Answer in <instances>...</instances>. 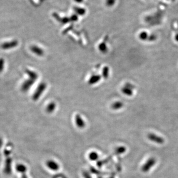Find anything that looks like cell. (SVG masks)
Listing matches in <instances>:
<instances>
[{"instance_id": "obj_13", "label": "cell", "mask_w": 178, "mask_h": 178, "mask_svg": "<svg viewBox=\"0 0 178 178\" xmlns=\"http://www.w3.org/2000/svg\"><path fill=\"white\" fill-rule=\"evenodd\" d=\"M89 159L92 161H96L98 160L99 158V155L96 151H91L89 154Z\"/></svg>"}, {"instance_id": "obj_15", "label": "cell", "mask_w": 178, "mask_h": 178, "mask_svg": "<svg viewBox=\"0 0 178 178\" xmlns=\"http://www.w3.org/2000/svg\"><path fill=\"white\" fill-rule=\"evenodd\" d=\"M56 108V105L54 103L52 102L47 105L46 107V111L49 113H51L54 112Z\"/></svg>"}, {"instance_id": "obj_26", "label": "cell", "mask_w": 178, "mask_h": 178, "mask_svg": "<svg viewBox=\"0 0 178 178\" xmlns=\"http://www.w3.org/2000/svg\"><path fill=\"white\" fill-rule=\"evenodd\" d=\"M75 2H77V3H81L83 2V0H74Z\"/></svg>"}, {"instance_id": "obj_5", "label": "cell", "mask_w": 178, "mask_h": 178, "mask_svg": "<svg viewBox=\"0 0 178 178\" xmlns=\"http://www.w3.org/2000/svg\"><path fill=\"white\" fill-rule=\"evenodd\" d=\"M18 41L17 40H13L12 41H8L6 42L3 43L0 45V47L2 49L4 50H8L12 49L15 47H17L18 45Z\"/></svg>"}, {"instance_id": "obj_25", "label": "cell", "mask_w": 178, "mask_h": 178, "mask_svg": "<svg viewBox=\"0 0 178 178\" xmlns=\"http://www.w3.org/2000/svg\"><path fill=\"white\" fill-rule=\"evenodd\" d=\"M3 144V140L1 138H0V148L2 147Z\"/></svg>"}, {"instance_id": "obj_4", "label": "cell", "mask_w": 178, "mask_h": 178, "mask_svg": "<svg viewBox=\"0 0 178 178\" xmlns=\"http://www.w3.org/2000/svg\"><path fill=\"white\" fill-rule=\"evenodd\" d=\"M147 138L151 142L160 145L163 144L165 142V140L163 138L154 133H149L147 135Z\"/></svg>"}, {"instance_id": "obj_27", "label": "cell", "mask_w": 178, "mask_h": 178, "mask_svg": "<svg viewBox=\"0 0 178 178\" xmlns=\"http://www.w3.org/2000/svg\"><path fill=\"white\" fill-rule=\"evenodd\" d=\"M176 40L178 42V35H177L176 37Z\"/></svg>"}, {"instance_id": "obj_18", "label": "cell", "mask_w": 178, "mask_h": 178, "mask_svg": "<svg viewBox=\"0 0 178 178\" xmlns=\"http://www.w3.org/2000/svg\"><path fill=\"white\" fill-rule=\"evenodd\" d=\"M5 59L1 57L0 58V73H1L3 71V69L5 68Z\"/></svg>"}, {"instance_id": "obj_3", "label": "cell", "mask_w": 178, "mask_h": 178, "mask_svg": "<svg viewBox=\"0 0 178 178\" xmlns=\"http://www.w3.org/2000/svg\"><path fill=\"white\" fill-rule=\"evenodd\" d=\"M46 84L45 83H41L38 86L37 88L33 94L32 98L35 101L39 100L41 95L43 93L46 88Z\"/></svg>"}, {"instance_id": "obj_1", "label": "cell", "mask_w": 178, "mask_h": 178, "mask_svg": "<svg viewBox=\"0 0 178 178\" xmlns=\"http://www.w3.org/2000/svg\"><path fill=\"white\" fill-rule=\"evenodd\" d=\"M11 151L10 149H5L4 151L5 154V165L3 167V172L6 175H10L12 173V164H13V158L10 156Z\"/></svg>"}, {"instance_id": "obj_7", "label": "cell", "mask_w": 178, "mask_h": 178, "mask_svg": "<svg viewBox=\"0 0 178 178\" xmlns=\"http://www.w3.org/2000/svg\"><path fill=\"white\" fill-rule=\"evenodd\" d=\"M36 81L33 80L32 79L30 78H29L28 79L25 81L24 82H23V84L21 85V90L23 92H26L28 91V90H29L33 84L34 83V82Z\"/></svg>"}, {"instance_id": "obj_11", "label": "cell", "mask_w": 178, "mask_h": 178, "mask_svg": "<svg viewBox=\"0 0 178 178\" xmlns=\"http://www.w3.org/2000/svg\"><path fill=\"white\" fill-rule=\"evenodd\" d=\"M15 169L20 174L26 173L27 171V168L26 165L22 163L17 164L15 167Z\"/></svg>"}, {"instance_id": "obj_12", "label": "cell", "mask_w": 178, "mask_h": 178, "mask_svg": "<svg viewBox=\"0 0 178 178\" xmlns=\"http://www.w3.org/2000/svg\"><path fill=\"white\" fill-rule=\"evenodd\" d=\"M25 72L27 74V75H28V77L32 79L35 80V81H36L38 77V74L36 72H35L34 71L28 69H26L25 71Z\"/></svg>"}, {"instance_id": "obj_17", "label": "cell", "mask_w": 178, "mask_h": 178, "mask_svg": "<svg viewBox=\"0 0 178 178\" xmlns=\"http://www.w3.org/2000/svg\"><path fill=\"white\" fill-rule=\"evenodd\" d=\"M100 79H101V77H100V76H98V75H94L93 76H92L90 78L89 82L91 84H96V82H98V81H100Z\"/></svg>"}, {"instance_id": "obj_23", "label": "cell", "mask_w": 178, "mask_h": 178, "mask_svg": "<svg viewBox=\"0 0 178 178\" xmlns=\"http://www.w3.org/2000/svg\"><path fill=\"white\" fill-rule=\"evenodd\" d=\"M84 177L85 178H91V175L88 173V172H86L84 174Z\"/></svg>"}, {"instance_id": "obj_20", "label": "cell", "mask_w": 178, "mask_h": 178, "mask_svg": "<svg viewBox=\"0 0 178 178\" xmlns=\"http://www.w3.org/2000/svg\"><path fill=\"white\" fill-rule=\"evenodd\" d=\"M74 10H75V11L77 13H78L79 15H84L85 13V12H86L85 9L81 8H79L76 7V8H74Z\"/></svg>"}, {"instance_id": "obj_10", "label": "cell", "mask_w": 178, "mask_h": 178, "mask_svg": "<svg viewBox=\"0 0 178 178\" xmlns=\"http://www.w3.org/2000/svg\"><path fill=\"white\" fill-rule=\"evenodd\" d=\"M30 49L32 52H33L36 55H37L38 56H42L44 54V52L43 51V50L36 45H33V46H31L30 47Z\"/></svg>"}, {"instance_id": "obj_9", "label": "cell", "mask_w": 178, "mask_h": 178, "mask_svg": "<svg viewBox=\"0 0 178 178\" xmlns=\"http://www.w3.org/2000/svg\"><path fill=\"white\" fill-rule=\"evenodd\" d=\"M134 89V86L131 84H126L122 90L123 93L126 95V96H131L133 93V89Z\"/></svg>"}, {"instance_id": "obj_14", "label": "cell", "mask_w": 178, "mask_h": 178, "mask_svg": "<svg viewBox=\"0 0 178 178\" xmlns=\"http://www.w3.org/2000/svg\"><path fill=\"white\" fill-rule=\"evenodd\" d=\"M127 149L125 146H119L116 147L114 151V154L116 155H120L124 154L126 151Z\"/></svg>"}, {"instance_id": "obj_22", "label": "cell", "mask_w": 178, "mask_h": 178, "mask_svg": "<svg viewBox=\"0 0 178 178\" xmlns=\"http://www.w3.org/2000/svg\"><path fill=\"white\" fill-rule=\"evenodd\" d=\"M103 71V74L104 77H105V78L107 77L108 76V73H109V71H108V67H105Z\"/></svg>"}, {"instance_id": "obj_16", "label": "cell", "mask_w": 178, "mask_h": 178, "mask_svg": "<svg viewBox=\"0 0 178 178\" xmlns=\"http://www.w3.org/2000/svg\"><path fill=\"white\" fill-rule=\"evenodd\" d=\"M123 106V103H121L120 101H116L112 105V108L114 110H120L122 107Z\"/></svg>"}, {"instance_id": "obj_8", "label": "cell", "mask_w": 178, "mask_h": 178, "mask_svg": "<svg viewBox=\"0 0 178 178\" xmlns=\"http://www.w3.org/2000/svg\"><path fill=\"white\" fill-rule=\"evenodd\" d=\"M75 124L79 129H83L86 126V123L80 115L77 114L75 117Z\"/></svg>"}, {"instance_id": "obj_21", "label": "cell", "mask_w": 178, "mask_h": 178, "mask_svg": "<svg viewBox=\"0 0 178 178\" xmlns=\"http://www.w3.org/2000/svg\"><path fill=\"white\" fill-rule=\"evenodd\" d=\"M115 2V0H106V4L107 6L109 7L112 6L113 5H114Z\"/></svg>"}, {"instance_id": "obj_19", "label": "cell", "mask_w": 178, "mask_h": 178, "mask_svg": "<svg viewBox=\"0 0 178 178\" xmlns=\"http://www.w3.org/2000/svg\"><path fill=\"white\" fill-rule=\"evenodd\" d=\"M98 48L101 52H106L107 47H106V44L105 43H102L98 47Z\"/></svg>"}, {"instance_id": "obj_6", "label": "cell", "mask_w": 178, "mask_h": 178, "mask_svg": "<svg viewBox=\"0 0 178 178\" xmlns=\"http://www.w3.org/2000/svg\"><path fill=\"white\" fill-rule=\"evenodd\" d=\"M46 165L47 168L52 171H57L60 168L57 162L52 159L47 160L46 162Z\"/></svg>"}, {"instance_id": "obj_2", "label": "cell", "mask_w": 178, "mask_h": 178, "mask_svg": "<svg viewBox=\"0 0 178 178\" xmlns=\"http://www.w3.org/2000/svg\"><path fill=\"white\" fill-rule=\"evenodd\" d=\"M156 162L157 160L154 157L149 158L141 167V171L144 173H148L156 165Z\"/></svg>"}, {"instance_id": "obj_24", "label": "cell", "mask_w": 178, "mask_h": 178, "mask_svg": "<svg viewBox=\"0 0 178 178\" xmlns=\"http://www.w3.org/2000/svg\"><path fill=\"white\" fill-rule=\"evenodd\" d=\"M21 178H29L28 176L26 174V173H25L21 174Z\"/></svg>"}]
</instances>
